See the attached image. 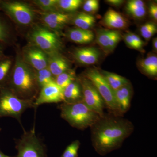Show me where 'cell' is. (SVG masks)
Returning a JSON list of instances; mask_svg holds the SVG:
<instances>
[{"label":"cell","mask_w":157,"mask_h":157,"mask_svg":"<svg viewBox=\"0 0 157 157\" xmlns=\"http://www.w3.org/2000/svg\"><path fill=\"white\" fill-rule=\"evenodd\" d=\"M48 68L54 77L71 69L70 61L60 52L48 55Z\"/></svg>","instance_id":"9a60e30c"},{"label":"cell","mask_w":157,"mask_h":157,"mask_svg":"<svg viewBox=\"0 0 157 157\" xmlns=\"http://www.w3.org/2000/svg\"><path fill=\"white\" fill-rule=\"evenodd\" d=\"M64 102L63 90L53 82L40 89L34 105L36 108L43 104Z\"/></svg>","instance_id":"7c38bea8"},{"label":"cell","mask_w":157,"mask_h":157,"mask_svg":"<svg viewBox=\"0 0 157 157\" xmlns=\"http://www.w3.org/2000/svg\"><path fill=\"white\" fill-rule=\"evenodd\" d=\"M5 47L6 46L5 45L0 43V60L6 56L4 53V49Z\"/></svg>","instance_id":"8d00e7d4"},{"label":"cell","mask_w":157,"mask_h":157,"mask_svg":"<svg viewBox=\"0 0 157 157\" xmlns=\"http://www.w3.org/2000/svg\"><path fill=\"white\" fill-rule=\"evenodd\" d=\"M130 33L131 34V36L132 37V39L135 42V44L137 47V50L142 51L143 50V48L144 45V42H143V40L140 39V37L139 36H137V35L134 33H131L130 32Z\"/></svg>","instance_id":"d6a6232c"},{"label":"cell","mask_w":157,"mask_h":157,"mask_svg":"<svg viewBox=\"0 0 157 157\" xmlns=\"http://www.w3.org/2000/svg\"><path fill=\"white\" fill-rule=\"evenodd\" d=\"M32 2L42 10V12L57 11L58 0H35Z\"/></svg>","instance_id":"f1b7e54d"},{"label":"cell","mask_w":157,"mask_h":157,"mask_svg":"<svg viewBox=\"0 0 157 157\" xmlns=\"http://www.w3.org/2000/svg\"><path fill=\"white\" fill-rule=\"evenodd\" d=\"M67 37L72 42L79 44H86L92 42L94 35L90 30L74 28L68 31Z\"/></svg>","instance_id":"d6986e66"},{"label":"cell","mask_w":157,"mask_h":157,"mask_svg":"<svg viewBox=\"0 0 157 157\" xmlns=\"http://www.w3.org/2000/svg\"><path fill=\"white\" fill-rule=\"evenodd\" d=\"M153 48L154 50L157 52V38H155L153 40Z\"/></svg>","instance_id":"74e56055"},{"label":"cell","mask_w":157,"mask_h":157,"mask_svg":"<svg viewBox=\"0 0 157 157\" xmlns=\"http://www.w3.org/2000/svg\"><path fill=\"white\" fill-rule=\"evenodd\" d=\"M5 16L0 12V43L6 46L13 42V34L11 25Z\"/></svg>","instance_id":"ffe728a7"},{"label":"cell","mask_w":157,"mask_h":157,"mask_svg":"<svg viewBox=\"0 0 157 157\" xmlns=\"http://www.w3.org/2000/svg\"><path fill=\"white\" fill-rule=\"evenodd\" d=\"M76 78L75 71L70 69L55 77L54 82L59 86L63 90Z\"/></svg>","instance_id":"484cf974"},{"label":"cell","mask_w":157,"mask_h":157,"mask_svg":"<svg viewBox=\"0 0 157 157\" xmlns=\"http://www.w3.org/2000/svg\"><path fill=\"white\" fill-rule=\"evenodd\" d=\"M59 108L62 118L71 126L79 130L92 127L101 118L89 108L83 101L73 104L63 103Z\"/></svg>","instance_id":"3957f363"},{"label":"cell","mask_w":157,"mask_h":157,"mask_svg":"<svg viewBox=\"0 0 157 157\" xmlns=\"http://www.w3.org/2000/svg\"><path fill=\"white\" fill-rule=\"evenodd\" d=\"M14 62L12 58L7 56L0 60V89L6 86L10 77Z\"/></svg>","instance_id":"7402d4cb"},{"label":"cell","mask_w":157,"mask_h":157,"mask_svg":"<svg viewBox=\"0 0 157 157\" xmlns=\"http://www.w3.org/2000/svg\"><path fill=\"white\" fill-rule=\"evenodd\" d=\"M87 78L95 86L104 100L105 105L116 116L120 115L114 98V92L108 84L101 72L97 69H90L85 73Z\"/></svg>","instance_id":"ba28073f"},{"label":"cell","mask_w":157,"mask_h":157,"mask_svg":"<svg viewBox=\"0 0 157 157\" xmlns=\"http://www.w3.org/2000/svg\"><path fill=\"white\" fill-rule=\"evenodd\" d=\"M78 79L81 85L83 101L85 104L100 117H104L105 103L96 88L84 76Z\"/></svg>","instance_id":"9c48e42d"},{"label":"cell","mask_w":157,"mask_h":157,"mask_svg":"<svg viewBox=\"0 0 157 157\" xmlns=\"http://www.w3.org/2000/svg\"><path fill=\"white\" fill-rule=\"evenodd\" d=\"M5 87L23 100L35 102L39 94L40 89L37 82L36 71L25 62L20 51L16 54L10 77Z\"/></svg>","instance_id":"7a4b0ae2"},{"label":"cell","mask_w":157,"mask_h":157,"mask_svg":"<svg viewBox=\"0 0 157 157\" xmlns=\"http://www.w3.org/2000/svg\"><path fill=\"white\" fill-rule=\"evenodd\" d=\"M124 40L126 44L130 48H133V49H136L137 50V47L135 44V42L131 36V34L129 33H127L124 36Z\"/></svg>","instance_id":"836d02e7"},{"label":"cell","mask_w":157,"mask_h":157,"mask_svg":"<svg viewBox=\"0 0 157 157\" xmlns=\"http://www.w3.org/2000/svg\"><path fill=\"white\" fill-rule=\"evenodd\" d=\"M0 12L17 25L25 27L33 25L36 11L24 2L0 0Z\"/></svg>","instance_id":"5b68a950"},{"label":"cell","mask_w":157,"mask_h":157,"mask_svg":"<svg viewBox=\"0 0 157 157\" xmlns=\"http://www.w3.org/2000/svg\"><path fill=\"white\" fill-rule=\"evenodd\" d=\"M82 3L81 0H58L57 9L66 12H73L77 10Z\"/></svg>","instance_id":"83f0119b"},{"label":"cell","mask_w":157,"mask_h":157,"mask_svg":"<svg viewBox=\"0 0 157 157\" xmlns=\"http://www.w3.org/2000/svg\"><path fill=\"white\" fill-rule=\"evenodd\" d=\"M141 70L148 76H155L157 75V57L151 55L142 59L139 63Z\"/></svg>","instance_id":"d4e9b609"},{"label":"cell","mask_w":157,"mask_h":157,"mask_svg":"<svg viewBox=\"0 0 157 157\" xmlns=\"http://www.w3.org/2000/svg\"><path fill=\"white\" fill-rule=\"evenodd\" d=\"M91 128L93 147L102 156L119 148L134 129L131 122L117 116L101 117Z\"/></svg>","instance_id":"6da1fadb"},{"label":"cell","mask_w":157,"mask_h":157,"mask_svg":"<svg viewBox=\"0 0 157 157\" xmlns=\"http://www.w3.org/2000/svg\"><path fill=\"white\" fill-rule=\"evenodd\" d=\"M121 35L118 31L101 29L96 35V42L106 53L115 49L121 40Z\"/></svg>","instance_id":"4fadbf2b"},{"label":"cell","mask_w":157,"mask_h":157,"mask_svg":"<svg viewBox=\"0 0 157 157\" xmlns=\"http://www.w3.org/2000/svg\"><path fill=\"white\" fill-rule=\"evenodd\" d=\"M101 73L113 91L129 84L126 78L116 73L104 70H102Z\"/></svg>","instance_id":"603a6c76"},{"label":"cell","mask_w":157,"mask_h":157,"mask_svg":"<svg viewBox=\"0 0 157 157\" xmlns=\"http://www.w3.org/2000/svg\"><path fill=\"white\" fill-rule=\"evenodd\" d=\"M140 31L142 36L146 40H148L156 33L157 26L155 24L151 21L146 22L141 26Z\"/></svg>","instance_id":"f546056e"},{"label":"cell","mask_w":157,"mask_h":157,"mask_svg":"<svg viewBox=\"0 0 157 157\" xmlns=\"http://www.w3.org/2000/svg\"><path fill=\"white\" fill-rule=\"evenodd\" d=\"M17 155L14 157H47V149L42 140L37 136L35 128L24 132L15 141Z\"/></svg>","instance_id":"52a82bcc"},{"label":"cell","mask_w":157,"mask_h":157,"mask_svg":"<svg viewBox=\"0 0 157 157\" xmlns=\"http://www.w3.org/2000/svg\"><path fill=\"white\" fill-rule=\"evenodd\" d=\"M0 157H11L7 155H6L5 154L3 153L0 150Z\"/></svg>","instance_id":"f35d334b"},{"label":"cell","mask_w":157,"mask_h":157,"mask_svg":"<svg viewBox=\"0 0 157 157\" xmlns=\"http://www.w3.org/2000/svg\"><path fill=\"white\" fill-rule=\"evenodd\" d=\"M63 103L67 104H73L83 101L81 85L78 78L63 89Z\"/></svg>","instance_id":"ac0fdd59"},{"label":"cell","mask_w":157,"mask_h":157,"mask_svg":"<svg viewBox=\"0 0 157 157\" xmlns=\"http://www.w3.org/2000/svg\"><path fill=\"white\" fill-rule=\"evenodd\" d=\"M72 21L76 28L85 30H90L96 23V18L92 15L80 12L72 18Z\"/></svg>","instance_id":"cb8c5ba5"},{"label":"cell","mask_w":157,"mask_h":157,"mask_svg":"<svg viewBox=\"0 0 157 157\" xmlns=\"http://www.w3.org/2000/svg\"><path fill=\"white\" fill-rule=\"evenodd\" d=\"M127 13L133 18L140 19L146 14L145 3L141 0H131L127 2L125 7Z\"/></svg>","instance_id":"44dd1931"},{"label":"cell","mask_w":157,"mask_h":157,"mask_svg":"<svg viewBox=\"0 0 157 157\" xmlns=\"http://www.w3.org/2000/svg\"><path fill=\"white\" fill-rule=\"evenodd\" d=\"M106 2L113 6H119L121 5L124 1L122 0H107Z\"/></svg>","instance_id":"d590c367"},{"label":"cell","mask_w":157,"mask_h":157,"mask_svg":"<svg viewBox=\"0 0 157 157\" xmlns=\"http://www.w3.org/2000/svg\"><path fill=\"white\" fill-rule=\"evenodd\" d=\"M113 92L120 112L122 114L127 112L130 108L132 98V89L130 84Z\"/></svg>","instance_id":"2e32d148"},{"label":"cell","mask_w":157,"mask_h":157,"mask_svg":"<svg viewBox=\"0 0 157 157\" xmlns=\"http://www.w3.org/2000/svg\"><path fill=\"white\" fill-rule=\"evenodd\" d=\"M31 108H36L34 101L20 99L6 88L0 89V118L13 117L21 124L23 113Z\"/></svg>","instance_id":"8992f818"},{"label":"cell","mask_w":157,"mask_h":157,"mask_svg":"<svg viewBox=\"0 0 157 157\" xmlns=\"http://www.w3.org/2000/svg\"><path fill=\"white\" fill-rule=\"evenodd\" d=\"M100 52L94 47H86L75 48L73 51V58L78 63L90 65L96 63L100 58Z\"/></svg>","instance_id":"5bb4252c"},{"label":"cell","mask_w":157,"mask_h":157,"mask_svg":"<svg viewBox=\"0 0 157 157\" xmlns=\"http://www.w3.org/2000/svg\"><path fill=\"white\" fill-rule=\"evenodd\" d=\"M36 78L40 89L46 85L54 82L55 77L48 67L36 71Z\"/></svg>","instance_id":"4316f807"},{"label":"cell","mask_w":157,"mask_h":157,"mask_svg":"<svg viewBox=\"0 0 157 157\" xmlns=\"http://www.w3.org/2000/svg\"><path fill=\"white\" fill-rule=\"evenodd\" d=\"M40 14L42 25L58 35L59 32L72 19L71 14L58 11L42 12Z\"/></svg>","instance_id":"8fae6325"},{"label":"cell","mask_w":157,"mask_h":157,"mask_svg":"<svg viewBox=\"0 0 157 157\" xmlns=\"http://www.w3.org/2000/svg\"><path fill=\"white\" fill-rule=\"evenodd\" d=\"M149 11L150 16L155 20H157V6L155 3H152L150 4L149 8Z\"/></svg>","instance_id":"e575fe53"},{"label":"cell","mask_w":157,"mask_h":157,"mask_svg":"<svg viewBox=\"0 0 157 157\" xmlns=\"http://www.w3.org/2000/svg\"><path fill=\"white\" fill-rule=\"evenodd\" d=\"M100 7L98 0H87L83 5V9L87 13H94L98 11Z\"/></svg>","instance_id":"1f68e13d"},{"label":"cell","mask_w":157,"mask_h":157,"mask_svg":"<svg viewBox=\"0 0 157 157\" xmlns=\"http://www.w3.org/2000/svg\"><path fill=\"white\" fill-rule=\"evenodd\" d=\"M80 145L79 140H74L66 147L60 157H78V151Z\"/></svg>","instance_id":"4dcf8cb0"},{"label":"cell","mask_w":157,"mask_h":157,"mask_svg":"<svg viewBox=\"0 0 157 157\" xmlns=\"http://www.w3.org/2000/svg\"><path fill=\"white\" fill-rule=\"evenodd\" d=\"M103 22L107 27L111 29H124L128 25L126 19L120 13L111 9L106 12Z\"/></svg>","instance_id":"e0dca14e"},{"label":"cell","mask_w":157,"mask_h":157,"mask_svg":"<svg viewBox=\"0 0 157 157\" xmlns=\"http://www.w3.org/2000/svg\"><path fill=\"white\" fill-rule=\"evenodd\" d=\"M20 53L25 62L36 71L48 67V55L36 46L28 44Z\"/></svg>","instance_id":"30bf717a"},{"label":"cell","mask_w":157,"mask_h":157,"mask_svg":"<svg viewBox=\"0 0 157 157\" xmlns=\"http://www.w3.org/2000/svg\"><path fill=\"white\" fill-rule=\"evenodd\" d=\"M27 38L29 44L36 46L48 55L60 52L63 48L58 34L42 25H33Z\"/></svg>","instance_id":"277c9868"},{"label":"cell","mask_w":157,"mask_h":157,"mask_svg":"<svg viewBox=\"0 0 157 157\" xmlns=\"http://www.w3.org/2000/svg\"><path fill=\"white\" fill-rule=\"evenodd\" d=\"M1 130H2V129L0 128V132H1Z\"/></svg>","instance_id":"ab89813d"}]
</instances>
